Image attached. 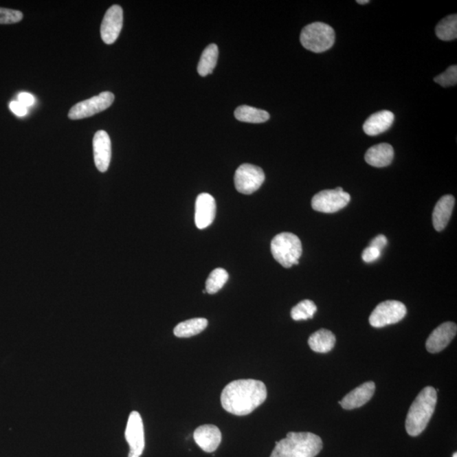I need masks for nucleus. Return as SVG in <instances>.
<instances>
[{"instance_id": "nucleus-1", "label": "nucleus", "mask_w": 457, "mask_h": 457, "mask_svg": "<svg viewBox=\"0 0 457 457\" xmlns=\"http://www.w3.org/2000/svg\"><path fill=\"white\" fill-rule=\"evenodd\" d=\"M265 383L256 379H239L230 382L221 393V404L226 412L236 416L250 414L265 401Z\"/></svg>"}, {"instance_id": "nucleus-2", "label": "nucleus", "mask_w": 457, "mask_h": 457, "mask_svg": "<svg viewBox=\"0 0 457 457\" xmlns=\"http://www.w3.org/2000/svg\"><path fill=\"white\" fill-rule=\"evenodd\" d=\"M323 449V441L309 432H290L276 442L270 457H315Z\"/></svg>"}, {"instance_id": "nucleus-3", "label": "nucleus", "mask_w": 457, "mask_h": 457, "mask_svg": "<svg viewBox=\"0 0 457 457\" xmlns=\"http://www.w3.org/2000/svg\"><path fill=\"white\" fill-rule=\"evenodd\" d=\"M437 403V391L434 387L427 386L420 391L412 402L405 419V430L410 436L422 434L434 414Z\"/></svg>"}, {"instance_id": "nucleus-4", "label": "nucleus", "mask_w": 457, "mask_h": 457, "mask_svg": "<svg viewBox=\"0 0 457 457\" xmlns=\"http://www.w3.org/2000/svg\"><path fill=\"white\" fill-rule=\"evenodd\" d=\"M273 257L285 268L298 265L302 254L301 240L294 234L283 232L274 237L271 241Z\"/></svg>"}, {"instance_id": "nucleus-5", "label": "nucleus", "mask_w": 457, "mask_h": 457, "mask_svg": "<svg viewBox=\"0 0 457 457\" xmlns=\"http://www.w3.org/2000/svg\"><path fill=\"white\" fill-rule=\"evenodd\" d=\"M335 34L331 25L313 23L302 29L300 41L306 49L313 53H323L334 45Z\"/></svg>"}, {"instance_id": "nucleus-6", "label": "nucleus", "mask_w": 457, "mask_h": 457, "mask_svg": "<svg viewBox=\"0 0 457 457\" xmlns=\"http://www.w3.org/2000/svg\"><path fill=\"white\" fill-rule=\"evenodd\" d=\"M407 308L398 301H386L376 306L369 317V323L375 328L399 323L407 314Z\"/></svg>"}, {"instance_id": "nucleus-7", "label": "nucleus", "mask_w": 457, "mask_h": 457, "mask_svg": "<svg viewBox=\"0 0 457 457\" xmlns=\"http://www.w3.org/2000/svg\"><path fill=\"white\" fill-rule=\"evenodd\" d=\"M115 101V95L111 91L104 93L80 102L69 109L68 117L71 120H82L98 114L111 107Z\"/></svg>"}, {"instance_id": "nucleus-8", "label": "nucleus", "mask_w": 457, "mask_h": 457, "mask_svg": "<svg viewBox=\"0 0 457 457\" xmlns=\"http://www.w3.org/2000/svg\"><path fill=\"white\" fill-rule=\"evenodd\" d=\"M265 180V172L261 168L250 164H241L234 177L237 191L246 195L258 191Z\"/></svg>"}, {"instance_id": "nucleus-9", "label": "nucleus", "mask_w": 457, "mask_h": 457, "mask_svg": "<svg viewBox=\"0 0 457 457\" xmlns=\"http://www.w3.org/2000/svg\"><path fill=\"white\" fill-rule=\"evenodd\" d=\"M350 200L349 193L344 192L342 188L324 190L313 197L312 208L321 213L334 214L345 208Z\"/></svg>"}, {"instance_id": "nucleus-10", "label": "nucleus", "mask_w": 457, "mask_h": 457, "mask_svg": "<svg viewBox=\"0 0 457 457\" xmlns=\"http://www.w3.org/2000/svg\"><path fill=\"white\" fill-rule=\"evenodd\" d=\"M125 435L130 446L128 457H140L145 448L144 427L140 413L136 411L131 412Z\"/></svg>"}, {"instance_id": "nucleus-11", "label": "nucleus", "mask_w": 457, "mask_h": 457, "mask_svg": "<svg viewBox=\"0 0 457 457\" xmlns=\"http://www.w3.org/2000/svg\"><path fill=\"white\" fill-rule=\"evenodd\" d=\"M123 27V10L118 5L111 7L105 13L101 25V38L106 45H113L119 38Z\"/></svg>"}, {"instance_id": "nucleus-12", "label": "nucleus", "mask_w": 457, "mask_h": 457, "mask_svg": "<svg viewBox=\"0 0 457 457\" xmlns=\"http://www.w3.org/2000/svg\"><path fill=\"white\" fill-rule=\"evenodd\" d=\"M457 326L452 322H445L431 333L426 342V349L430 353H438L443 350L456 337Z\"/></svg>"}, {"instance_id": "nucleus-13", "label": "nucleus", "mask_w": 457, "mask_h": 457, "mask_svg": "<svg viewBox=\"0 0 457 457\" xmlns=\"http://www.w3.org/2000/svg\"><path fill=\"white\" fill-rule=\"evenodd\" d=\"M216 214V202L208 193H201L197 197L195 207V223L197 227L203 230L214 222Z\"/></svg>"}, {"instance_id": "nucleus-14", "label": "nucleus", "mask_w": 457, "mask_h": 457, "mask_svg": "<svg viewBox=\"0 0 457 457\" xmlns=\"http://www.w3.org/2000/svg\"><path fill=\"white\" fill-rule=\"evenodd\" d=\"M93 144L95 166L100 172L107 171L111 160V137L106 131H98L94 135Z\"/></svg>"}, {"instance_id": "nucleus-15", "label": "nucleus", "mask_w": 457, "mask_h": 457, "mask_svg": "<svg viewBox=\"0 0 457 457\" xmlns=\"http://www.w3.org/2000/svg\"><path fill=\"white\" fill-rule=\"evenodd\" d=\"M194 441L203 452L212 453L221 443L222 434L219 427L211 424L199 426L193 434Z\"/></svg>"}, {"instance_id": "nucleus-16", "label": "nucleus", "mask_w": 457, "mask_h": 457, "mask_svg": "<svg viewBox=\"0 0 457 457\" xmlns=\"http://www.w3.org/2000/svg\"><path fill=\"white\" fill-rule=\"evenodd\" d=\"M375 391V382H366L347 394L341 401H339V404L346 410L359 408L371 400Z\"/></svg>"}, {"instance_id": "nucleus-17", "label": "nucleus", "mask_w": 457, "mask_h": 457, "mask_svg": "<svg viewBox=\"0 0 457 457\" xmlns=\"http://www.w3.org/2000/svg\"><path fill=\"white\" fill-rule=\"evenodd\" d=\"M394 120V115L391 111L376 112L366 120L364 125V133L368 136H377L388 131L393 125Z\"/></svg>"}, {"instance_id": "nucleus-18", "label": "nucleus", "mask_w": 457, "mask_h": 457, "mask_svg": "<svg viewBox=\"0 0 457 457\" xmlns=\"http://www.w3.org/2000/svg\"><path fill=\"white\" fill-rule=\"evenodd\" d=\"M454 206L455 199L452 195H445L438 201L433 212V225L437 232H441L448 225Z\"/></svg>"}, {"instance_id": "nucleus-19", "label": "nucleus", "mask_w": 457, "mask_h": 457, "mask_svg": "<svg viewBox=\"0 0 457 457\" xmlns=\"http://www.w3.org/2000/svg\"><path fill=\"white\" fill-rule=\"evenodd\" d=\"M394 159V148L388 144L372 146L366 153L365 160L370 166L383 168L390 166Z\"/></svg>"}, {"instance_id": "nucleus-20", "label": "nucleus", "mask_w": 457, "mask_h": 457, "mask_svg": "<svg viewBox=\"0 0 457 457\" xmlns=\"http://www.w3.org/2000/svg\"><path fill=\"white\" fill-rule=\"evenodd\" d=\"M335 335L331 331L321 328L314 332L309 339V345L313 352L327 353L334 348L335 345Z\"/></svg>"}, {"instance_id": "nucleus-21", "label": "nucleus", "mask_w": 457, "mask_h": 457, "mask_svg": "<svg viewBox=\"0 0 457 457\" xmlns=\"http://www.w3.org/2000/svg\"><path fill=\"white\" fill-rule=\"evenodd\" d=\"M208 322L203 317H197L181 322L174 328V335L179 338H189L200 334L208 326Z\"/></svg>"}, {"instance_id": "nucleus-22", "label": "nucleus", "mask_w": 457, "mask_h": 457, "mask_svg": "<svg viewBox=\"0 0 457 457\" xmlns=\"http://www.w3.org/2000/svg\"><path fill=\"white\" fill-rule=\"evenodd\" d=\"M235 117L240 122L247 123H263L269 119V114L263 109L241 105L235 111Z\"/></svg>"}, {"instance_id": "nucleus-23", "label": "nucleus", "mask_w": 457, "mask_h": 457, "mask_svg": "<svg viewBox=\"0 0 457 457\" xmlns=\"http://www.w3.org/2000/svg\"><path fill=\"white\" fill-rule=\"evenodd\" d=\"M218 57L219 49L216 45L212 43L204 49L199 65H197V71L201 76H206L214 71L216 67Z\"/></svg>"}, {"instance_id": "nucleus-24", "label": "nucleus", "mask_w": 457, "mask_h": 457, "mask_svg": "<svg viewBox=\"0 0 457 457\" xmlns=\"http://www.w3.org/2000/svg\"><path fill=\"white\" fill-rule=\"evenodd\" d=\"M435 34H436L438 38L443 40V41H452V40L456 39V14L446 16L443 20L441 21L437 25L436 28H435Z\"/></svg>"}, {"instance_id": "nucleus-25", "label": "nucleus", "mask_w": 457, "mask_h": 457, "mask_svg": "<svg viewBox=\"0 0 457 457\" xmlns=\"http://www.w3.org/2000/svg\"><path fill=\"white\" fill-rule=\"evenodd\" d=\"M229 279V274L225 269L218 268L213 270L206 281V292L208 294L217 293L221 291Z\"/></svg>"}, {"instance_id": "nucleus-26", "label": "nucleus", "mask_w": 457, "mask_h": 457, "mask_svg": "<svg viewBox=\"0 0 457 457\" xmlns=\"http://www.w3.org/2000/svg\"><path fill=\"white\" fill-rule=\"evenodd\" d=\"M317 312L315 303L311 300H304L296 305L291 309V316L295 321L306 320L313 319L314 313Z\"/></svg>"}, {"instance_id": "nucleus-27", "label": "nucleus", "mask_w": 457, "mask_h": 457, "mask_svg": "<svg viewBox=\"0 0 457 457\" xmlns=\"http://www.w3.org/2000/svg\"><path fill=\"white\" fill-rule=\"evenodd\" d=\"M434 82L444 87L456 86L457 82L456 65H452L444 73H442L440 76H437L434 78Z\"/></svg>"}, {"instance_id": "nucleus-28", "label": "nucleus", "mask_w": 457, "mask_h": 457, "mask_svg": "<svg viewBox=\"0 0 457 457\" xmlns=\"http://www.w3.org/2000/svg\"><path fill=\"white\" fill-rule=\"evenodd\" d=\"M23 14L19 10L0 8V24H14L23 20Z\"/></svg>"}, {"instance_id": "nucleus-29", "label": "nucleus", "mask_w": 457, "mask_h": 457, "mask_svg": "<svg viewBox=\"0 0 457 457\" xmlns=\"http://www.w3.org/2000/svg\"><path fill=\"white\" fill-rule=\"evenodd\" d=\"M380 255H381V251L376 247L369 246L363 252L361 258L366 263H372L377 260Z\"/></svg>"}, {"instance_id": "nucleus-30", "label": "nucleus", "mask_w": 457, "mask_h": 457, "mask_svg": "<svg viewBox=\"0 0 457 457\" xmlns=\"http://www.w3.org/2000/svg\"><path fill=\"white\" fill-rule=\"evenodd\" d=\"M10 109L17 116L23 117L27 114V108L18 101L12 102L10 104Z\"/></svg>"}, {"instance_id": "nucleus-31", "label": "nucleus", "mask_w": 457, "mask_h": 457, "mask_svg": "<svg viewBox=\"0 0 457 457\" xmlns=\"http://www.w3.org/2000/svg\"><path fill=\"white\" fill-rule=\"evenodd\" d=\"M18 102L20 104L25 106V107H29V106L34 105L35 103V98L31 93H21L18 95Z\"/></svg>"}, {"instance_id": "nucleus-32", "label": "nucleus", "mask_w": 457, "mask_h": 457, "mask_svg": "<svg viewBox=\"0 0 457 457\" xmlns=\"http://www.w3.org/2000/svg\"><path fill=\"white\" fill-rule=\"evenodd\" d=\"M387 245V238L383 235H379L375 237V239H372L371 241L370 246L377 248V249L381 251L383 247Z\"/></svg>"}, {"instance_id": "nucleus-33", "label": "nucleus", "mask_w": 457, "mask_h": 457, "mask_svg": "<svg viewBox=\"0 0 457 457\" xmlns=\"http://www.w3.org/2000/svg\"><path fill=\"white\" fill-rule=\"evenodd\" d=\"M357 2L358 3H360V5H365V3H369L368 0H358V1H357Z\"/></svg>"}, {"instance_id": "nucleus-34", "label": "nucleus", "mask_w": 457, "mask_h": 457, "mask_svg": "<svg viewBox=\"0 0 457 457\" xmlns=\"http://www.w3.org/2000/svg\"><path fill=\"white\" fill-rule=\"evenodd\" d=\"M453 457H457L456 453H454V455H453Z\"/></svg>"}]
</instances>
